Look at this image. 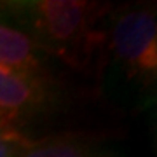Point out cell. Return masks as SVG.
<instances>
[{"instance_id": "6", "label": "cell", "mask_w": 157, "mask_h": 157, "mask_svg": "<svg viewBox=\"0 0 157 157\" xmlns=\"http://www.w3.org/2000/svg\"><path fill=\"white\" fill-rule=\"evenodd\" d=\"M30 140L19 129L0 128V157H17Z\"/></svg>"}, {"instance_id": "7", "label": "cell", "mask_w": 157, "mask_h": 157, "mask_svg": "<svg viewBox=\"0 0 157 157\" xmlns=\"http://www.w3.org/2000/svg\"><path fill=\"white\" fill-rule=\"evenodd\" d=\"M0 128H2V124H0Z\"/></svg>"}, {"instance_id": "2", "label": "cell", "mask_w": 157, "mask_h": 157, "mask_svg": "<svg viewBox=\"0 0 157 157\" xmlns=\"http://www.w3.org/2000/svg\"><path fill=\"white\" fill-rule=\"evenodd\" d=\"M107 49L129 78L152 86L157 78V16L154 4L112 7L107 21Z\"/></svg>"}, {"instance_id": "3", "label": "cell", "mask_w": 157, "mask_h": 157, "mask_svg": "<svg viewBox=\"0 0 157 157\" xmlns=\"http://www.w3.org/2000/svg\"><path fill=\"white\" fill-rule=\"evenodd\" d=\"M56 86L51 75L0 65V124L19 129L26 121L54 103Z\"/></svg>"}, {"instance_id": "5", "label": "cell", "mask_w": 157, "mask_h": 157, "mask_svg": "<svg viewBox=\"0 0 157 157\" xmlns=\"http://www.w3.org/2000/svg\"><path fill=\"white\" fill-rule=\"evenodd\" d=\"M17 157H101L96 147L80 135H56L30 140Z\"/></svg>"}, {"instance_id": "4", "label": "cell", "mask_w": 157, "mask_h": 157, "mask_svg": "<svg viewBox=\"0 0 157 157\" xmlns=\"http://www.w3.org/2000/svg\"><path fill=\"white\" fill-rule=\"evenodd\" d=\"M49 59L28 33L0 16V65L51 75Z\"/></svg>"}, {"instance_id": "1", "label": "cell", "mask_w": 157, "mask_h": 157, "mask_svg": "<svg viewBox=\"0 0 157 157\" xmlns=\"http://www.w3.org/2000/svg\"><path fill=\"white\" fill-rule=\"evenodd\" d=\"M110 4L87 0H6L0 16L21 28L49 58L78 72H93L107 47Z\"/></svg>"}]
</instances>
